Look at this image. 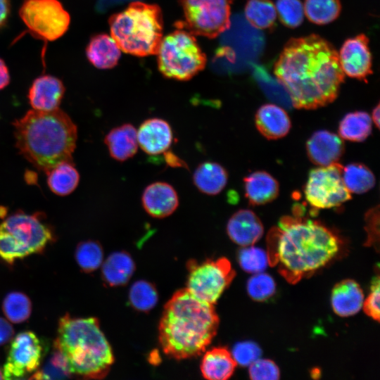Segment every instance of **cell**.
<instances>
[{
    "instance_id": "cell-1",
    "label": "cell",
    "mask_w": 380,
    "mask_h": 380,
    "mask_svg": "<svg viewBox=\"0 0 380 380\" xmlns=\"http://www.w3.org/2000/svg\"><path fill=\"white\" fill-rule=\"evenodd\" d=\"M274 73L298 109L333 102L345 77L337 51L315 34L290 39L274 63Z\"/></svg>"
},
{
    "instance_id": "cell-2",
    "label": "cell",
    "mask_w": 380,
    "mask_h": 380,
    "mask_svg": "<svg viewBox=\"0 0 380 380\" xmlns=\"http://www.w3.org/2000/svg\"><path fill=\"white\" fill-rule=\"evenodd\" d=\"M301 205L293 215L282 217L267 236L269 264L278 265L280 274L296 284L326 265L338 253V236L321 222L303 216Z\"/></svg>"
},
{
    "instance_id": "cell-3",
    "label": "cell",
    "mask_w": 380,
    "mask_h": 380,
    "mask_svg": "<svg viewBox=\"0 0 380 380\" xmlns=\"http://www.w3.org/2000/svg\"><path fill=\"white\" fill-rule=\"evenodd\" d=\"M220 319L214 305L194 296L186 288L166 303L158 326L165 355L175 360L198 356L215 336Z\"/></svg>"
},
{
    "instance_id": "cell-4",
    "label": "cell",
    "mask_w": 380,
    "mask_h": 380,
    "mask_svg": "<svg viewBox=\"0 0 380 380\" xmlns=\"http://www.w3.org/2000/svg\"><path fill=\"white\" fill-rule=\"evenodd\" d=\"M13 127L16 148L37 169L46 172L60 163L72 161L77 129L59 108L29 110Z\"/></svg>"
},
{
    "instance_id": "cell-5",
    "label": "cell",
    "mask_w": 380,
    "mask_h": 380,
    "mask_svg": "<svg viewBox=\"0 0 380 380\" xmlns=\"http://www.w3.org/2000/svg\"><path fill=\"white\" fill-rule=\"evenodd\" d=\"M54 347L63 356L71 375L82 378L103 379L114 362L111 346L95 317H61Z\"/></svg>"
},
{
    "instance_id": "cell-6",
    "label": "cell",
    "mask_w": 380,
    "mask_h": 380,
    "mask_svg": "<svg viewBox=\"0 0 380 380\" xmlns=\"http://www.w3.org/2000/svg\"><path fill=\"white\" fill-rule=\"evenodd\" d=\"M109 27L111 37L120 50L137 56L156 54L163 37L160 8L139 1L112 15Z\"/></svg>"
},
{
    "instance_id": "cell-7",
    "label": "cell",
    "mask_w": 380,
    "mask_h": 380,
    "mask_svg": "<svg viewBox=\"0 0 380 380\" xmlns=\"http://www.w3.org/2000/svg\"><path fill=\"white\" fill-rule=\"evenodd\" d=\"M52 239L51 229L37 213H16L0 224V258L12 264L42 251Z\"/></svg>"
},
{
    "instance_id": "cell-8",
    "label": "cell",
    "mask_w": 380,
    "mask_h": 380,
    "mask_svg": "<svg viewBox=\"0 0 380 380\" xmlns=\"http://www.w3.org/2000/svg\"><path fill=\"white\" fill-rule=\"evenodd\" d=\"M176 27L160 42L156 53L158 66L165 77L186 81L204 69L207 59L195 35Z\"/></svg>"
},
{
    "instance_id": "cell-9",
    "label": "cell",
    "mask_w": 380,
    "mask_h": 380,
    "mask_svg": "<svg viewBox=\"0 0 380 380\" xmlns=\"http://www.w3.org/2000/svg\"><path fill=\"white\" fill-rule=\"evenodd\" d=\"M18 14L27 32L44 42V61L46 43L60 39L68 30L70 13L59 0H23Z\"/></svg>"
},
{
    "instance_id": "cell-10",
    "label": "cell",
    "mask_w": 380,
    "mask_h": 380,
    "mask_svg": "<svg viewBox=\"0 0 380 380\" xmlns=\"http://www.w3.org/2000/svg\"><path fill=\"white\" fill-rule=\"evenodd\" d=\"M231 0H179L184 20L176 27L213 39L230 27Z\"/></svg>"
},
{
    "instance_id": "cell-11",
    "label": "cell",
    "mask_w": 380,
    "mask_h": 380,
    "mask_svg": "<svg viewBox=\"0 0 380 380\" xmlns=\"http://www.w3.org/2000/svg\"><path fill=\"white\" fill-rule=\"evenodd\" d=\"M186 289L198 299L214 305L235 277L226 258L188 261Z\"/></svg>"
},
{
    "instance_id": "cell-12",
    "label": "cell",
    "mask_w": 380,
    "mask_h": 380,
    "mask_svg": "<svg viewBox=\"0 0 380 380\" xmlns=\"http://www.w3.org/2000/svg\"><path fill=\"white\" fill-rule=\"evenodd\" d=\"M343 166L335 163L312 169L304 187L308 203L315 209L339 207L351 199V193L344 184Z\"/></svg>"
},
{
    "instance_id": "cell-13",
    "label": "cell",
    "mask_w": 380,
    "mask_h": 380,
    "mask_svg": "<svg viewBox=\"0 0 380 380\" xmlns=\"http://www.w3.org/2000/svg\"><path fill=\"white\" fill-rule=\"evenodd\" d=\"M6 362L3 378L18 379L33 374L39 368L43 355V346L32 331H23L12 339Z\"/></svg>"
},
{
    "instance_id": "cell-14",
    "label": "cell",
    "mask_w": 380,
    "mask_h": 380,
    "mask_svg": "<svg viewBox=\"0 0 380 380\" xmlns=\"http://www.w3.org/2000/svg\"><path fill=\"white\" fill-rule=\"evenodd\" d=\"M338 54L344 75L366 82L372 74L369 39L365 34L346 39Z\"/></svg>"
},
{
    "instance_id": "cell-15",
    "label": "cell",
    "mask_w": 380,
    "mask_h": 380,
    "mask_svg": "<svg viewBox=\"0 0 380 380\" xmlns=\"http://www.w3.org/2000/svg\"><path fill=\"white\" fill-rule=\"evenodd\" d=\"M344 149L342 138L324 129L314 132L306 143L308 157L317 166H327L338 163Z\"/></svg>"
},
{
    "instance_id": "cell-16",
    "label": "cell",
    "mask_w": 380,
    "mask_h": 380,
    "mask_svg": "<svg viewBox=\"0 0 380 380\" xmlns=\"http://www.w3.org/2000/svg\"><path fill=\"white\" fill-rule=\"evenodd\" d=\"M65 91V86L59 78L43 74L33 80L27 98L34 110L50 111L59 108Z\"/></svg>"
},
{
    "instance_id": "cell-17",
    "label": "cell",
    "mask_w": 380,
    "mask_h": 380,
    "mask_svg": "<svg viewBox=\"0 0 380 380\" xmlns=\"http://www.w3.org/2000/svg\"><path fill=\"white\" fill-rule=\"evenodd\" d=\"M141 202L144 210L151 217L163 218L175 211L179 205V198L172 185L156 182L145 188Z\"/></svg>"
},
{
    "instance_id": "cell-18",
    "label": "cell",
    "mask_w": 380,
    "mask_h": 380,
    "mask_svg": "<svg viewBox=\"0 0 380 380\" xmlns=\"http://www.w3.org/2000/svg\"><path fill=\"white\" fill-rule=\"evenodd\" d=\"M173 134L169 123L158 118L144 121L137 131L138 144L148 155H158L170 147Z\"/></svg>"
},
{
    "instance_id": "cell-19",
    "label": "cell",
    "mask_w": 380,
    "mask_h": 380,
    "mask_svg": "<svg viewBox=\"0 0 380 380\" xmlns=\"http://www.w3.org/2000/svg\"><path fill=\"white\" fill-rule=\"evenodd\" d=\"M227 232L232 241L244 247L255 243L262 237L264 227L252 210L241 209L229 219Z\"/></svg>"
},
{
    "instance_id": "cell-20",
    "label": "cell",
    "mask_w": 380,
    "mask_h": 380,
    "mask_svg": "<svg viewBox=\"0 0 380 380\" xmlns=\"http://www.w3.org/2000/svg\"><path fill=\"white\" fill-rule=\"evenodd\" d=\"M255 126L267 139H278L289 132L291 122L286 110L273 103L261 106L255 115Z\"/></svg>"
},
{
    "instance_id": "cell-21",
    "label": "cell",
    "mask_w": 380,
    "mask_h": 380,
    "mask_svg": "<svg viewBox=\"0 0 380 380\" xmlns=\"http://www.w3.org/2000/svg\"><path fill=\"white\" fill-rule=\"evenodd\" d=\"M245 196L252 205H261L273 201L279 195L277 179L265 171L250 173L243 179Z\"/></svg>"
},
{
    "instance_id": "cell-22",
    "label": "cell",
    "mask_w": 380,
    "mask_h": 380,
    "mask_svg": "<svg viewBox=\"0 0 380 380\" xmlns=\"http://www.w3.org/2000/svg\"><path fill=\"white\" fill-rule=\"evenodd\" d=\"M331 301L336 315L343 317H349L362 308L364 294L357 282L352 279H344L334 286Z\"/></svg>"
},
{
    "instance_id": "cell-23",
    "label": "cell",
    "mask_w": 380,
    "mask_h": 380,
    "mask_svg": "<svg viewBox=\"0 0 380 380\" xmlns=\"http://www.w3.org/2000/svg\"><path fill=\"white\" fill-rule=\"evenodd\" d=\"M88 61L98 69H110L115 66L121 50L111 36L106 34L94 35L86 47Z\"/></svg>"
},
{
    "instance_id": "cell-24",
    "label": "cell",
    "mask_w": 380,
    "mask_h": 380,
    "mask_svg": "<svg viewBox=\"0 0 380 380\" xmlns=\"http://www.w3.org/2000/svg\"><path fill=\"white\" fill-rule=\"evenodd\" d=\"M104 142L110 156L118 161L133 157L137 151V131L129 123L112 129L105 137Z\"/></svg>"
},
{
    "instance_id": "cell-25",
    "label": "cell",
    "mask_w": 380,
    "mask_h": 380,
    "mask_svg": "<svg viewBox=\"0 0 380 380\" xmlns=\"http://www.w3.org/2000/svg\"><path fill=\"white\" fill-rule=\"evenodd\" d=\"M236 365L226 348L216 347L205 353L200 368L206 379L226 380L233 374Z\"/></svg>"
},
{
    "instance_id": "cell-26",
    "label": "cell",
    "mask_w": 380,
    "mask_h": 380,
    "mask_svg": "<svg viewBox=\"0 0 380 380\" xmlns=\"http://www.w3.org/2000/svg\"><path fill=\"white\" fill-rule=\"evenodd\" d=\"M101 265L103 279L110 286L126 284L135 270L132 258L125 251L112 253Z\"/></svg>"
},
{
    "instance_id": "cell-27",
    "label": "cell",
    "mask_w": 380,
    "mask_h": 380,
    "mask_svg": "<svg viewBox=\"0 0 380 380\" xmlns=\"http://www.w3.org/2000/svg\"><path fill=\"white\" fill-rule=\"evenodd\" d=\"M228 174L225 168L215 162H204L200 164L193 175L196 188L208 195H216L225 187Z\"/></svg>"
},
{
    "instance_id": "cell-28",
    "label": "cell",
    "mask_w": 380,
    "mask_h": 380,
    "mask_svg": "<svg viewBox=\"0 0 380 380\" xmlns=\"http://www.w3.org/2000/svg\"><path fill=\"white\" fill-rule=\"evenodd\" d=\"M49 187L56 195L66 196L77 186L80 175L72 161L57 164L46 172Z\"/></svg>"
},
{
    "instance_id": "cell-29",
    "label": "cell",
    "mask_w": 380,
    "mask_h": 380,
    "mask_svg": "<svg viewBox=\"0 0 380 380\" xmlns=\"http://www.w3.org/2000/svg\"><path fill=\"white\" fill-rule=\"evenodd\" d=\"M372 120L371 116L365 111H355L347 113L338 125L339 136L346 140L355 142L365 141L372 132Z\"/></svg>"
},
{
    "instance_id": "cell-30",
    "label": "cell",
    "mask_w": 380,
    "mask_h": 380,
    "mask_svg": "<svg viewBox=\"0 0 380 380\" xmlns=\"http://www.w3.org/2000/svg\"><path fill=\"white\" fill-rule=\"evenodd\" d=\"M342 177L350 193L361 194L367 192L375 185V177L365 165L353 163L343 167Z\"/></svg>"
},
{
    "instance_id": "cell-31",
    "label": "cell",
    "mask_w": 380,
    "mask_h": 380,
    "mask_svg": "<svg viewBox=\"0 0 380 380\" xmlns=\"http://www.w3.org/2000/svg\"><path fill=\"white\" fill-rule=\"evenodd\" d=\"M277 15L275 6L270 0H248L245 6L246 20L258 29L272 27Z\"/></svg>"
},
{
    "instance_id": "cell-32",
    "label": "cell",
    "mask_w": 380,
    "mask_h": 380,
    "mask_svg": "<svg viewBox=\"0 0 380 380\" xmlns=\"http://www.w3.org/2000/svg\"><path fill=\"white\" fill-rule=\"evenodd\" d=\"M304 13L308 19L317 25H326L335 20L340 15L339 0H305Z\"/></svg>"
},
{
    "instance_id": "cell-33",
    "label": "cell",
    "mask_w": 380,
    "mask_h": 380,
    "mask_svg": "<svg viewBox=\"0 0 380 380\" xmlns=\"http://www.w3.org/2000/svg\"><path fill=\"white\" fill-rule=\"evenodd\" d=\"M158 295L153 284L145 280L135 281L129 291L132 306L140 312H148L158 303Z\"/></svg>"
},
{
    "instance_id": "cell-34",
    "label": "cell",
    "mask_w": 380,
    "mask_h": 380,
    "mask_svg": "<svg viewBox=\"0 0 380 380\" xmlns=\"http://www.w3.org/2000/svg\"><path fill=\"white\" fill-rule=\"evenodd\" d=\"M2 309L8 320L20 323L27 319L31 314V301L23 293L11 292L4 298Z\"/></svg>"
},
{
    "instance_id": "cell-35",
    "label": "cell",
    "mask_w": 380,
    "mask_h": 380,
    "mask_svg": "<svg viewBox=\"0 0 380 380\" xmlns=\"http://www.w3.org/2000/svg\"><path fill=\"white\" fill-rule=\"evenodd\" d=\"M75 258L83 271L86 272L94 271L103 262V248L97 241L91 240L82 241L76 248Z\"/></svg>"
},
{
    "instance_id": "cell-36",
    "label": "cell",
    "mask_w": 380,
    "mask_h": 380,
    "mask_svg": "<svg viewBox=\"0 0 380 380\" xmlns=\"http://www.w3.org/2000/svg\"><path fill=\"white\" fill-rule=\"evenodd\" d=\"M239 263L246 272H262L269 264L267 253L262 249L252 246H244L238 254Z\"/></svg>"
},
{
    "instance_id": "cell-37",
    "label": "cell",
    "mask_w": 380,
    "mask_h": 380,
    "mask_svg": "<svg viewBox=\"0 0 380 380\" xmlns=\"http://www.w3.org/2000/svg\"><path fill=\"white\" fill-rule=\"evenodd\" d=\"M71 376L66 362L61 352L54 347V351L51 354L47 362L38 369L30 379H65Z\"/></svg>"
},
{
    "instance_id": "cell-38",
    "label": "cell",
    "mask_w": 380,
    "mask_h": 380,
    "mask_svg": "<svg viewBox=\"0 0 380 380\" xmlns=\"http://www.w3.org/2000/svg\"><path fill=\"white\" fill-rule=\"evenodd\" d=\"M274 6L280 21L285 26L295 28L303 23L305 13L300 0H277Z\"/></svg>"
},
{
    "instance_id": "cell-39",
    "label": "cell",
    "mask_w": 380,
    "mask_h": 380,
    "mask_svg": "<svg viewBox=\"0 0 380 380\" xmlns=\"http://www.w3.org/2000/svg\"><path fill=\"white\" fill-rule=\"evenodd\" d=\"M276 285L273 278L267 274H254L247 283V291L250 297L256 301H264L275 292Z\"/></svg>"
},
{
    "instance_id": "cell-40",
    "label": "cell",
    "mask_w": 380,
    "mask_h": 380,
    "mask_svg": "<svg viewBox=\"0 0 380 380\" xmlns=\"http://www.w3.org/2000/svg\"><path fill=\"white\" fill-rule=\"evenodd\" d=\"M231 354L236 364L244 367L260 358L262 350L254 342L243 341L234 345Z\"/></svg>"
},
{
    "instance_id": "cell-41",
    "label": "cell",
    "mask_w": 380,
    "mask_h": 380,
    "mask_svg": "<svg viewBox=\"0 0 380 380\" xmlns=\"http://www.w3.org/2000/svg\"><path fill=\"white\" fill-rule=\"evenodd\" d=\"M249 376L253 380H277L280 372L277 365L270 360L258 358L249 365Z\"/></svg>"
},
{
    "instance_id": "cell-42",
    "label": "cell",
    "mask_w": 380,
    "mask_h": 380,
    "mask_svg": "<svg viewBox=\"0 0 380 380\" xmlns=\"http://www.w3.org/2000/svg\"><path fill=\"white\" fill-rule=\"evenodd\" d=\"M379 278H374L371 286V292L364 300L362 307L364 312L376 321H379Z\"/></svg>"
},
{
    "instance_id": "cell-43",
    "label": "cell",
    "mask_w": 380,
    "mask_h": 380,
    "mask_svg": "<svg viewBox=\"0 0 380 380\" xmlns=\"http://www.w3.org/2000/svg\"><path fill=\"white\" fill-rule=\"evenodd\" d=\"M379 206L369 210L365 215L367 228L369 242L372 243V239H375V234L379 237Z\"/></svg>"
},
{
    "instance_id": "cell-44",
    "label": "cell",
    "mask_w": 380,
    "mask_h": 380,
    "mask_svg": "<svg viewBox=\"0 0 380 380\" xmlns=\"http://www.w3.org/2000/svg\"><path fill=\"white\" fill-rule=\"evenodd\" d=\"M14 331L10 322L0 317V346L5 344L13 338Z\"/></svg>"
},
{
    "instance_id": "cell-45",
    "label": "cell",
    "mask_w": 380,
    "mask_h": 380,
    "mask_svg": "<svg viewBox=\"0 0 380 380\" xmlns=\"http://www.w3.org/2000/svg\"><path fill=\"white\" fill-rule=\"evenodd\" d=\"M10 0H0V30L7 24L11 15Z\"/></svg>"
},
{
    "instance_id": "cell-46",
    "label": "cell",
    "mask_w": 380,
    "mask_h": 380,
    "mask_svg": "<svg viewBox=\"0 0 380 380\" xmlns=\"http://www.w3.org/2000/svg\"><path fill=\"white\" fill-rule=\"evenodd\" d=\"M10 82V73L5 61L0 58V90L6 87Z\"/></svg>"
},
{
    "instance_id": "cell-47",
    "label": "cell",
    "mask_w": 380,
    "mask_h": 380,
    "mask_svg": "<svg viewBox=\"0 0 380 380\" xmlns=\"http://www.w3.org/2000/svg\"><path fill=\"white\" fill-rule=\"evenodd\" d=\"M165 155V160L170 166L184 167L186 165L182 160L179 159L172 153L168 152Z\"/></svg>"
},
{
    "instance_id": "cell-48",
    "label": "cell",
    "mask_w": 380,
    "mask_h": 380,
    "mask_svg": "<svg viewBox=\"0 0 380 380\" xmlns=\"http://www.w3.org/2000/svg\"><path fill=\"white\" fill-rule=\"evenodd\" d=\"M380 109H379V104L378 103L376 107L374 108L372 110L371 118L372 120L375 124L376 127L379 128V115H380Z\"/></svg>"
},
{
    "instance_id": "cell-49",
    "label": "cell",
    "mask_w": 380,
    "mask_h": 380,
    "mask_svg": "<svg viewBox=\"0 0 380 380\" xmlns=\"http://www.w3.org/2000/svg\"><path fill=\"white\" fill-rule=\"evenodd\" d=\"M126 1H129V0H102L103 3H101V4H102L103 7L104 6L106 7V6H110L115 5L117 4H120Z\"/></svg>"
},
{
    "instance_id": "cell-50",
    "label": "cell",
    "mask_w": 380,
    "mask_h": 380,
    "mask_svg": "<svg viewBox=\"0 0 380 380\" xmlns=\"http://www.w3.org/2000/svg\"><path fill=\"white\" fill-rule=\"evenodd\" d=\"M4 379V378H3L2 371H1V369H0V379Z\"/></svg>"
}]
</instances>
